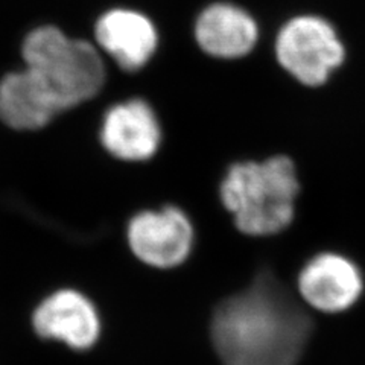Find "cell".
Returning a JSON list of instances; mask_svg holds the SVG:
<instances>
[{"label": "cell", "instance_id": "3957f363", "mask_svg": "<svg viewBox=\"0 0 365 365\" xmlns=\"http://www.w3.org/2000/svg\"><path fill=\"white\" fill-rule=\"evenodd\" d=\"M26 68L48 88L60 111L96 96L106 83V67L93 44L71 40L53 26L32 31L23 44Z\"/></svg>", "mask_w": 365, "mask_h": 365}, {"label": "cell", "instance_id": "7a4b0ae2", "mask_svg": "<svg viewBox=\"0 0 365 365\" xmlns=\"http://www.w3.org/2000/svg\"><path fill=\"white\" fill-rule=\"evenodd\" d=\"M299 190L294 162L287 155L235 163L220 187L221 201L233 215L237 230L256 237L277 235L289 227Z\"/></svg>", "mask_w": 365, "mask_h": 365}, {"label": "cell", "instance_id": "ba28073f", "mask_svg": "<svg viewBox=\"0 0 365 365\" xmlns=\"http://www.w3.org/2000/svg\"><path fill=\"white\" fill-rule=\"evenodd\" d=\"M106 150L127 162L150 160L158 151L162 128L154 108L143 99H130L108 108L101 128Z\"/></svg>", "mask_w": 365, "mask_h": 365}, {"label": "cell", "instance_id": "8fae6325", "mask_svg": "<svg viewBox=\"0 0 365 365\" xmlns=\"http://www.w3.org/2000/svg\"><path fill=\"white\" fill-rule=\"evenodd\" d=\"M58 113L48 88L28 68L6 75L0 83V119L8 127L38 130Z\"/></svg>", "mask_w": 365, "mask_h": 365}, {"label": "cell", "instance_id": "52a82bcc", "mask_svg": "<svg viewBox=\"0 0 365 365\" xmlns=\"http://www.w3.org/2000/svg\"><path fill=\"white\" fill-rule=\"evenodd\" d=\"M32 327L43 339L60 341L75 350H88L99 339L101 317L84 294L61 289L46 297L36 307Z\"/></svg>", "mask_w": 365, "mask_h": 365}, {"label": "cell", "instance_id": "9c48e42d", "mask_svg": "<svg viewBox=\"0 0 365 365\" xmlns=\"http://www.w3.org/2000/svg\"><path fill=\"white\" fill-rule=\"evenodd\" d=\"M96 41L127 72L143 68L158 46L154 23L131 9H113L96 23Z\"/></svg>", "mask_w": 365, "mask_h": 365}, {"label": "cell", "instance_id": "5b68a950", "mask_svg": "<svg viewBox=\"0 0 365 365\" xmlns=\"http://www.w3.org/2000/svg\"><path fill=\"white\" fill-rule=\"evenodd\" d=\"M128 245L145 265L169 269L185 264L190 256L195 232L189 216L175 205L143 210L128 224Z\"/></svg>", "mask_w": 365, "mask_h": 365}, {"label": "cell", "instance_id": "8992f818", "mask_svg": "<svg viewBox=\"0 0 365 365\" xmlns=\"http://www.w3.org/2000/svg\"><path fill=\"white\" fill-rule=\"evenodd\" d=\"M297 288L303 302L324 314L344 312L361 299L364 276L349 257L322 253L302 268Z\"/></svg>", "mask_w": 365, "mask_h": 365}, {"label": "cell", "instance_id": "30bf717a", "mask_svg": "<svg viewBox=\"0 0 365 365\" xmlns=\"http://www.w3.org/2000/svg\"><path fill=\"white\" fill-rule=\"evenodd\" d=\"M195 37L200 48L215 58H242L259 38L256 20L232 4H213L197 19Z\"/></svg>", "mask_w": 365, "mask_h": 365}, {"label": "cell", "instance_id": "6da1fadb", "mask_svg": "<svg viewBox=\"0 0 365 365\" xmlns=\"http://www.w3.org/2000/svg\"><path fill=\"white\" fill-rule=\"evenodd\" d=\"M311 332V318L268 271L216 307L210 324L224 365H297Z\"/></svg>", "mask_w": 365, "mask_h": 365}, {"label": "cell", "instance_id": "277c9868", "mask_svg": "<svg viewBox=\"0 0 365 365\" xmlns=\"http://www.w3.org/2000/svg\"><path fill=\"white\" fill-rule=\"evenodd\" d=\"M276 55L280 66L297 81L317 87L342 64L346 51L329 21L317 16H299L280 29Z\"/></svg>", "mask_w": 365, "mask_h": 365}]
</instances>
